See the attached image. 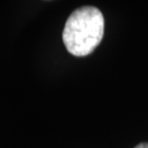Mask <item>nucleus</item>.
I'll use <instances>...</instances> for the list:
<instances>
[{
    "label": "nucleus",
    "instance_id": "1",
    "mask_svg": "<svg viewBox=\"0 0 148 148\" xmlns=\"http://www.w3.org/2000/svg\"><path fill=\"white\" fill-rule=\"evenodd\" d=\"M104 24V16L96 7L76 9L64 28L63 40L66 50L76 57L90 55L102 40Z\"/></svg>",
    "mask_w": 148,
    "mask_h": 148
},
{
    "label": "nucleus",
    "instance_id": "2",
    "mask_svg": "<svg viewBox=\"0 0 148 148\" xmlns=\"http://www.w3.org/2000/svg\"><path fill=\"white\" fill-rule=\"evenodd\" d=\"M135 148H148V143H143L138 144Z\"/></svg>",
    "mask_w": 148,
    "mask_h": 148
}]
</instances>
